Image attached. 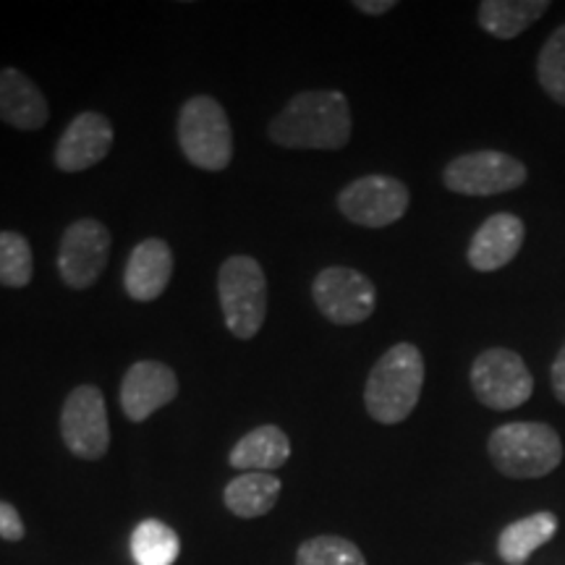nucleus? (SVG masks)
Returning <instances> with one entry per match:
<instances>
[{
    "label": "nucleus",
    "instance_id": "obj_1",
    "mask_svg": "<svg viewBox=\"0 0 565 565\" xmlns=\"http://www.w3.org/2000/svg\"><path fill=\"white\" fill-rule=\"evenodd\" d=\"M267 137L286 150H341L351 139L349 100L338 89L299 92L267 126Z\"/></svg>",
    "mask_w": 565,
    "mask_h": 565
},
{
    "label": "nucleus",
    "instance_id": "obj_2",
    "mask_svg": "<svg viewBox=\"0 0 565 565\" xmlns=\"http://www.w3.org/2000/svg\"><path fill=\"white\" fill-rule=\"evenodd\" d=\"M424 356L414 343H395L372 366L364 385L366 414L380 424H401L419 404Z\"/></svg>",
    "mask_w": 565,
    "mask_h": 565
},
{
    "label": "nucleus",
    "instance_id": "obj_3",
    "mask_svg": "<svg viewBox=\"0 0 565 565\" xmlns=\"http://www.w3.org/2000/svg\"><path fill=\"white\" fill-rule=\"evenodd\" d=\"M487 454L503 477L540 479L561 466L563 440L550 424L511 422L490 435Z\"/></svg>",
    "mask_w": 565,
    "mask_h": 565
},
{
    "label": "nucleus",
    "instance_id": "obj_4",
    "mask_svg": "<svg viewBox=\"0 0 565 565\" xmlns=\"http://www.w3.org/2000/svg\"><path fill=\"white\" fill-rule=\"evenodd\" d=\"M179 147L183 158L202 171H225L233 160V131L228 113L210 95H194L181 105Z\"/></svg>",
    "mask_w": 565,
    "mask_h": 565
},
{
    "label": "nucleus",
    "instance_id": "obj_5",
    "mask_svg": "<svg viewBox=\"0 0 565 565\" xmlns=\"http://www.w3.org/2000/svg\"><path fill=\"white\" fill-rule=\"evenodd\" d=\"M217 296L225 324L238 341H252L267 317V278L249 254H233L217 273Z\"/></svg>",
    "mask_w": 565,
    "mask_h": 565
},
{
    "label": "nucleus",
    "instance_id": "obj_6",
    "mask_svg": "<svg viewBox=\"0 0 565 565\" xmlns=\"http://www.w3.org/2000/svg\"><path fill=\"white\" fill-rule=\"evenodd\" d=\"M471 391L492 412H513L534 393V377L524 359L511 349H487L471 364Z\"/></svg>",
    "mask_w": 565,
    "mask_h": 565
},
{
    "label": "nucleus",
    "instance_id": "obj_7",
    "mask_svg": "<svg viewBox=\"0 0 565 565\" xmlns=\"http://www.w3.org/2000/svg\"><path fill=\"white\" fill-rule=\"evenodd\" d=\"M443 183L463 196H494L513 192L526 183V166L498 150L458 154L445 166Z\"/></svg>",
    "mask_w": 565,
    "mask_h": 565
},
{
    "label": "nucleus",
    "instance_id": "obj_8",
    "mask_svg": "<svg viewBox=\"0 0 565 565\" xmlns=\"http://www.w3.org/2000/svg\"><path fill=\"white\" fill-rule=\"evenodd\" d=\"M61 437L82 461H100L110 450V422L105 395L95 385H76L61 408Z\"/></svg>",
    "mask_w": 565,
    "mask_h": 565
},
{
    "label": "nucleus",
    "instance_id": "obj_9",
    "mask_svg": "<svg viewBox=\"0 0 565 565\" xmlns=\"http://www.w3.org/2000/svg\"><path fill=\"white\" fill-rule=\"evenodd\" d=\"M408 202H412L408 186L393 175H364L338 194L341 215L364 228H385L398 223L406 215Z\"/></svg>",
    "mask_w": 565,
    "mask_h": 565
},
{
    "label": "nucleus",
    "instance_id": "obj_10",
    "mask_svg": "<svg viewBox=\"0 0 565 565\" xmlns=\"http://www.w3.org/2000/svg\"><path fill=\"white\" fill-rule=\"evenodd\" d=\"M113 236L108 225L95 217H82L63 231L58 246V273L74 291L95 286L110 259Z\"/></svg>",
    "mask_w": 565,
    "mask_h": 565
},
{
    "label": "nucleus",
    "instance_id": "obj_11",
    "mask_svg": "<svg viewBox=\"0 0 565 565\" xmlns=\"http://www.w3.org/2000/svg\"><path fill=\"white\" fill-rule=\"evenodd\" d=\"M312 299L324 320L333 324H359L370 320L377 307L374 282L353 267H324L312 282Z\"/></svg>",
    "mask_w": 565,
    "mask_h": 565
},
{
    "label": "nucleus",
    "instance_id": "obj_12",
    "mask_svg": "<svg viewBox=\"0 0 565 565\" xmlns=\"http://www.w3.org/2000/svg\"><path fill=\"white\" fill-rule=\"evenodd\" d=\"M113 124L103 113L84 110L66 126L55 145L53 160L63 173H82L108 158L113 147Z\"/></svg>",
    "mask_w": 565,
    "mask_h": 565
},
{
    "label": "nucleus",
    "instance_id": "obj_13",
    "mask_svg": "<svg viewBox=\"0 0 565 565\" xmlns=\"http://www.w3.org/2000/svg\"><path fill=\"white\" fill-rule=\"evenodd\" d=\"M179 395V377L168 364L145 362L131 364L121 380V408L126 419L145 422L158 412V408L168 406Z\"/></svg>",
    "mask_w": 565,
    "mask_h": 565
},
{
    "label": "nucleus",
    "instance_id": "obj_14",
    "mask_svg": "<svg viewBox=\"0 0 565 565\" xmlns=\"http://www.w3.org/2000/svg\"><path fill=\"white\" fill-rule=\"evenodd\" d=\"M173 249L162 238H145L134 246L124 270V288L129 299L150 303L166 294L173 278Z\"/></svg>",
    "mask_w": 565,
    "mask_h": 565
},
{
    "label": "nucleus",
    "instance_id": "obj_15",
    "mask_svg": "<svg viewBox=\"0 0 565 565\" xmlns=\"http://www.w3.org/2000/svg\"><path fill=\"white\" fill-rule=\"evenodd\" d=\"M524 221L511 212H498V215L487 217L471 238L469 252H466L469 265L479 273H494L511 265L524 246Z\"/></svg>",
    "mask_w": 565,
    "mask_h": 565
},
{
    "label": "nucleus",
    "instance_id": "obj_16",
    "mask_svg": "<svg viewBox=\"0 0 565 565\" xmlns=\"http://www.w3.org/2000/svg\"><path fill=\"white\" fill-rule=\"evenodd\" d=\"M51 118L42 89L24 71L0 68V121L19 131H38Z\"/></svg>",
    "mask_w": 565,
    "mask_h": 565
},
{
    "label": "nucleus",
    "instance_id": "obj_17",
    "mask_svg": "<svg viewBox=\"0 0 565 565\" xmlns=\"http://www.w3.org/2000/svg\"><path fill=\"white\" fill-rule=\"evenodd\" d=\"M291 458V440L275 424H263V427L246 433L242 440L233 445L228 463L238 471H270L286 466Z\"/></svg>",
    "mask_w": 565,
    "mask_h": 565
},
{
    "label": "nucleus",
    "instance_id": "obj_18",
    "mask_svg": "<svg viewBox=\"0 0 565 565\" xmlns=\"http://www.w3.org/2000/svg\"><path fill=\"white\" fill-rule=\"evenodd\" d=\"M557 515L540 511L508 524L498 536V553L505 565H526L536 550L545 547L557 534Z\"/></svg>",
    "mask_w": 565,
    "mask_h": 565
},
{
    "label": "nucleus",
    "instance_id": "obj_19",
    "mask_svg": "<svg viewBox=\"0 0 565 565\" xmlns=\"http://www.w3.org/2000/svg\"><path fill=\"white\" fill-rule=\"evenodd\" d=\"M280 479L267 471H246L231 479L223 490V503L238 519H259L270 513L280 498Z\"/></svg>",
    "mask_w": 565,
    "mask_h": 565
},
{
    "label": "nucleus",
    "instance_id": "obj_20",
    "mask_svg": "<svg viewBox=\"0 0 565 565\" xmlns=\"http://www.w3.org/2000/svg\"><path fill=\"white\" fill-rule=\"evenodd\" d=\"M547 9V0H484L479 3V26L498 40H513Z\"/></svg>",
    "mask_w": 565,
    "mask_h": 565
},
{
    "label": "nucleus",
    "instance_id": "obj_21",
    "mask_svg": "<svg viewBox=\"0 0 565 565\" xmlns=\"http://www.w3.org/2000/svg\"><path fill=\"white\" fill-rule=\"evenodd\" d=\"M131 555L137 565H173L181 555V540L168 524L147 519L134 529Z\"/></svg>",
    "mask_w": 565,
    "mask_h": 565
},
{
    "label": "nucleus",
    "instance_id": "obj_22",
    "mask_svg": "<svg viewBox=\"0 0 565 565\" xmlns=\"http://www.w3.org/2000/svg\"><path fill=\"white\" fill-rule=\"evenodd\" d=\"M34 257L26 236L17 231H0V286L24 288L32 282Z\"/></svg>",
    "mask_w": 565,
    "mask_h": 565
},
{
    "label": "nucleus",
    "instance_id": "obj_23",
    "mask_svg": "<svg viewBox=\"0 0 565 565\" xmlns=\"http://www.w3.org/2000/svg\"><path fill=\"white\" fill-rule=\"evenodd\" d=\"M296 565H366V557L345 536L320 534L299 547Z\"/></svg>",
    "mask_w": 565,
    "mask_h": 565
},
{
    "label": "nucleus",
    "instance_id": "obj_24",
    "mask_svg": "<svg viewBox=\"0 0 565 565\" xmlns=\"http://www.w3.org/2000/svg\"><path fill=\"white\" fill-rule=\"evenodd\" d=\"M536 76H540L542 89L553 97L555 103L565 105V24L550 34L545 47L536 58Z\"/></svg>",
    "mask_w": 565,
    "mask_h": 565
},
{
    "label": "nucleus",
    "instance_id": "obj_25",
    "mask_svg": "<svg viewBox=\"0 0 565 565\" xmlns=\"http://www.w3.org/2000/svg\"><path fill=\"white\" fill-rule=\"evenodd\" d=\"M24 521H21L17 508L6 503V500H0V540L21 542L24 540Z\"/></svg>",
    "mask_w": 565,
    "mask_h": 565
},
{
    "label": "nucleus",
    "instance_id": "obj_26",
    "mask_svg": "<svg viewBox=\"0 0 565 565\" xmlns=\"http://www.w3.org/2000/svg\"><path fill=\"white\" fill-rule=\"evenodd\" d=\"M550 380H553L555 398L565 406V343H563V349L557 351L553 366H550Z\"/></svg>",
    "mask_w": 565,
    "mask_h": 565
},
{
    "label": "nucleus",
    "instance_id": "obj_27",
    "mask_svg": "<svg viewBox=\"0 0 565 565\" xmlns=\"http://www.w3.org/2000/svg\"><path fill=\"white\" fill-rule=\"evenodd\" d=\"M353 9L366 13V17H383L395 9V0H353Z\"/></svg>",
    "mask_w": 565,
    "mask_h": 565
},
{
    "label": "nucleus",
    "instance_id": "obj_28",
    "mask_svg": "<svg viewBox=\"0 0 565 565\" xmlns=\"http://www.w3.org/2000/svg\"><path fill=\"white\" fill-rule=\"evenodd\" d=\"M469 565H484V563H469Z\"/></svg>",
    "mask_w": 565,
    "mask_h": 565
}]
</instances>
